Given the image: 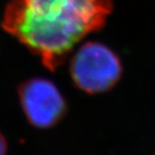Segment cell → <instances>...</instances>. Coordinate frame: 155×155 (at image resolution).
I'll return each mask as SVG.
<instances>
[{
	"mask_svg": "<svg viewBox=\"0 0 155 155\" xmlns=\"http://www.w3.org/2000/svg\"><path fill=\"white\" fill-rule=\"evenodd\" d=\"M111 0H13L3 27L54 70L87 35L100 29Z\"/></svg>",
	"mask_w": 155,
	"mask_h": 155,
	"instance_id": "6da1fadb",
	"label": "cell"
},
{
	"mask_svg": "<svg viewBox=\"0 0 155 155\" xmlns=\"http://www.w3.org/2000/svg\"><path fill=\"white\" fill-rule=\"evenodd\" d=\"M7 148V144H6L5 138L3 137V135L0 133V154H4Z\"/></svg>",
	"mask_w": 155,
	"mask_h": 155,
	"instance_id": "277c9868",
	"label": "cell"
},
{
	"mask_svg": "<svg viewBox=\"0 0 155 155\" xmlns=\"http://www.w3.org/2000/svg\"><path fill=\"white\" fill-rule=\"evenodd\" d=\"M70 72L78 88L89 94H98L115 86L122 74V66L108 46L90 41L75 52Z\"/></svg>",
	"mask_w": 155,
	"mask_h": 155,
	"instance_id": "7a4b0ae2",
	"label": "cell"
},
{
	"mask_svg": "<svg viewBox=\"0 0 155 155\" xmlns=\"http://www.w3.org/2000/svg\"><path fill=\"white\" fill-rule=\"evenodd\" d=\"M19 100L24 115L30 124L48 128L61 120L66 111V101L54 83L35 78L19 88Z\"/></svg>",
	"mask_w": 155,
	"mask_h": 155,
	"instance_id": "3957f363",
	"label": "cell"
}]
</instances>
